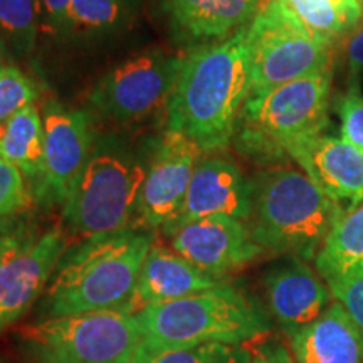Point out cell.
Wrapping results in <instances>:
<instances>
[{"instance_id":"1","label":"cell","mask_w":363,"mask_h":363,"mask_svg":"<svg viewBox=\"0 0 363 363\" xmlns=\"http://www.w3.org/2000/svg\"><path fill=\"white\" fill-rule=\"evenodd\" d=\"M251 93L247 26L224 40L197 45L182 57L167 103L169 128L185 135L202 152H219L233 142Z\"/></svg>"},{"instance_id":"2","label":"cell","mask_w":363,"mask_h":363,"mask_svg":"<svg viewBox=\"0 0 363 363\" xmlns=\"http://www.w3.org/2000/svg\"><path fill=\"white\" fill-rule=\"evenodd\" d=\"M155 242L150 230L123 229L86 238L65 252L45 293L49 318L126 311L145 257Z\"/></svg>"},{"instance_id":"3","label":"cell","mask_w":363,"mask_h":363,"mask_svg":"<svg viewBox=\"0 0 363 363\" xmlns=\"http://www.w3.org/2000/svg\"><path fill=\"white\" fill-rule=\"evenodd\" d=\"M252 208L249 229L264 251L315 259L325 239L343 216L305 172L274 169L251 180Z\"/></svg>"},{"instance_id":"4","label":"cell","mask_w":363,"mask_h":363,"mask_svg":"<svg viewBox=\"0 0 363 363\" xmlns=\"http://www.w3.org/2000/svg\"><path fill=\"white\" fill-rule=\"evenodd\" d=\"M143 343L185 348L202 343L242 345L269 331L262 308L233 284L143 308L135 313Z\"/></svg>"},{"instance_id":"5","label":"cell","mask_w":363,"mask_h":363,"mask_svg":"<svg viewBox=\"0 0 363 363\" xmlns=\"http://www.w3.org/2000/svg\"><path fill=\"white\" fill-rule=\"evenodd\" d=\"M331 81L330 67L247 98L233 138L239 152L278 162L296 145L323 135L330 121Z\"/></svg>"},{"instance_id":"6","label":"cell","mask_w":363,"mask_h":363,"mask_svg":"<svg viewBox=\"0 0 363 363\" xmlns=\"http://www.w3.org/2000/svg\"><path fill=\"white\" fill-rule=\"evenodd\" d=\"M145 175L147 167L130 150L101 140L62 203L67 229L84 238L130 229Z\"/></svg>"},{"instance_id":"7","label":"cell","mask_w":363,"mask_h":363,"mask_svg":"<svg viewBox=\"0 0 363 363\" xmlns=\"http://www.w3.org/2000/svg\"><path fill=\"white\" fill-rule=\"evenodd\" d=\"M251 96L331 67L333 45L316 38L281 0H264L247 26Z\"/></svg>"},{"instance_id":"8","label":"cell","mask_w":363,"mask_h":363,"mask_svg":"<svg viewBox=\"0 0 363 363\" xmlns=\"http://www.w3.org/2000/svg\"><path fill=\"white\" fill-rule=\"evenodd\" d=\"M38 363H131L143 335L126 311L48 318L21 331Z\"/></svg>"},{"instance_id":"9","label":"cell","mask_w":363,"mask_h":363,"mask_svg":"<svg viewBox=\"0 0 363 363\" xmlns=\"http://www.w3.org/2000/svg\"><path fill=\"white\" fill-rule=\"evenodd\" d=\"M65 252L59 227L39 233L19 217L0 257V333L33 306Z\"/></svg>"},{"instance_id":"10","label":"cell","mask_w":363,"mask_h":363,"mask_svg":"<svg viewBox=\"0 0 363 363\" xmlns=\"http://www.w3.org/2000/svg\"><path fill=\"white\" fill-rule=\"evenodd\" d=\"M182 57L148 51L121 62L98 81L89 104L118 123L140 121L169 103Z\"/></svg>"},{"instance_id":"11","label":"cell","mask_w":363,"mask_h":363,"mask_svg":"<svg viewBox=\"0 0 363 363\" xmlns=\"http://www.w3.org/2000/svg\"><path fill=\"white\" fill-rule=\"evenodd\" d=\"M44 148L33 197L40 206H62L93 150L89 113L51 103L44 110Z\"/></svg>"},{"instance_id":"12","label":"cell","mask_w":363,"mask_h":363,"mask_svg":"<svg viewBox=\"0 0 363 363\" xmlns=\"http://www.w3.org/2000/svg\"><path fill=\"white\" fill-rule=\"evenodd\" d=\"M202 150L177 131L167 130L147 165L136 216L148 229H165L179 217Z\"/></svg>"},{"instance_id":"13","label":"cell","mask_w":363,"mask_h":363,"mask_svg":"<svg viewBox=\"0 0 363 363\" xmlns=\"http://www.w3.org/2000/svg\"><path fill=\"white\" fill-rule=\"evenodd\" d=\"M165 234L179 256L217 278H224L227 272L249 264L264 252L246 222L227 216L185 222Z\"/></svg>"},{"instance_id":"14","label":"cell","mask_w":363,"mask_h":363,"mask_svg":"<svg viewBox=\"0 0 363 363\" xmlns=\"http://www.w3.org/2000/svg\"><path fill=\"white\" fill-rule=\"evenodd\" d=\"M269 313L289 337L318 320L331 305L328 284L299 257L271 266L264 274Z\"/></svg>"},{"instance_id":"15","label":"cell","mask_w":363,"mask_h":363,"mask_svg":"<svg viewBox=\"0 0 363 363\" xmlns=\"http://www.w3.org/2000/svg\"><path fill=\"white\" fill-rule=\"evenodd\" d=\"M252 208V185L234 162L207 158L199 162L177 219L163 229L211 216H227L249 220Z\"/></svg>"},{"instance_id":"16","label":"cell","mask_w":363,"mask_h":363,"mask_svg":"<svg viewBox=\"0 0 363 363\" xmlns=\"http://www.w3.org/2000/svg\"><path fill=\"white\" fill-rule=\"evenodd\" d=\"M288 157L333 201L350 202L352 207L363 202V150L342 136L323 133L296 145Z\"/></svg>"},{"instance_id":"17","label":"cell","mask_w":363,"mask_h":363,"mask_svg":"<svg viewBox=\"0 0 363 363\" xmlns=\"http://www.w3.org/2000/svg\"><path fill=\"white\" fill-rule=\"evenodd\" d=\"M264 0H158L170 29L190 44L224 40L251 24Z\"/></svg>"},{"instance_id":"18","label":"cell","mask_w":363,"mask_h":363,"mask_svg":"<svg viewBox=\"0 0 363 363\" xmlns=\"http://www.w3.org/2000/svg\"><path fill=\"white\" fill-rule=\"evenodd\" d=\"M222 283L224 279L194 266L192 262L179 256L174 249L170 251L163 244L153 242L145 257L126 313L135 315L147 306L207 291Z\"/></svg>"},{"instance_id":"19","label":"cell","mask_w":363,"mask_h":363,"mask_svg":"<svg viewBox=\"0 0 363 363\" xmlns=\"http://www.w3.org/2000/svg\"><path fill=\"white\" fill-rule=\"evenodd\" d=\"M296 363H363V333L338 301L291 337Z\"/></svg>"},{"instance_id":"20","label":"cell","mask_w":363,"mask_h":363,"mask_svg":"<svg viewBox=\"0 0 363 363\" xmlns=\"http://www.w3.org/2000/svg\"><path fill=\"white\" fill-rule=\"evenodd\" d=\"M315 267L326 284L363 271V202L343 212L316 254Z\"/></svg>"},{"instance_id":"21","label":"cell","mask_w":363,"mask_h":363,"mask_svg":"<svg viewBox=\"0 0 363 363\" xmlns=\"http://www.w3.org/2000/svg\"><path fill=\"white\" fill-rule=\"evenodd\" d=\"M44 148V121L35 104H27L0 123V158L12 163L27 179L40 172Z\"/></svg>"},{"instance_id":"22","label":"cell","mask_w":363,"mask_h":363,"mask_svg":"<svg viewBox=\"0 0 363 363\" xmlns=\"http://www.w3.org/2000/svg\"><path fill=\"white\" fill-rule=\"evenodd\" d=\"M316 38L335 45L363 19L360 0H281Z\"/></svg>"},{"instance_id":"23","label":"cell","mask_w":363,"mask_h":363,"mask_svg":"<svg viewBox=\"0 0 363 363\" xmlns=\"http://www.w3.org/2000/svg\"><path fill=\"white\" fill-rule=\"evenodd\" d=\"M142 0H72L67 35H106L128 26Z\"/></svg>"},{"instance_id":"24","label":"cell","mask_w":363,"mask_h":363,"mask_svg":"<svg viewBox=\"0 0 363 363\" xmlns=\"http://www.w3.org/2000/svg\"><path fill=\"white\" fill-rule=\"evenodd\" d=\"M131 363H252L242 345L202 343L185 348H158L140 343Z\"/></svg>"},{"instance_id":"25","label":"cell","mask_w":363,"mask_h":363,"mask_svg":"<svg viewBox=\"0 0 363 363\" xmlns=\"http://www.w3.org/2000/svg\"><path fill=\"white\" fill-rule=\"evenodd\" d=\"M38 0H0V44L19 57L34 52L39 34Z\"/></svg>"},{"instance_id":"26","label":"cell","mask_w":363,"mask_h":363,"mask_svg":"<svg viewBox=\"0 0 363 363\" xmlns=\"http://www.w3.org/2000/svg\"><path fill=\"white\" fill-rule=\"evenodd\" d=\"M38 96V86L19 67L4 66L0 69V123L7 121L27 104H33Z\"/></svg>"},{"instance_id":"27","label":"cell","mask_w":363,"mask_h":363,"mask_svg":"<svg viewBox=\"0 0 363 363\" xmlns=\"http://www.w3.org/2000/svg\"><path fill=\"white\" fill-rule=\"evenodd\" d=\"M24 174L16 165L0 158V222L26 211L33 201Z\"/></svg>"},{"instance_id":"28","label":"cell","mask_w":363,"mask_h":363,"mask_svg":"<svg viewBox=\"0 0 363 363\" xmlns=\"http://www.w3.org/2000/svg\"><path fill=\"white\" fill-rule=\"evenodd\" d=\"M340 136L347 143L363 150V93L357 79L348 84L337 104Z\"/></svg>"},{"instance_id":"29","label":"cell","mask_w":363,"mask_h":363,"mask_svg":"<svg viewBox=\"0 0 363 363\" xmlns=\"http://www.w3.org/2000/svg\"><path fill=\"white\" fill-rule=\"evenodd\" d=\"M328 288L337 301L345 308L352 321L363 333V271L345 276L328 283Z\"/></svg>"},{"instance_id":"30","label":"cell","mask_w":363,"mask_h":363,"mask_svg":"<svg viewBox=\"0 0 363 363\" xmlns=\"http://www.w3.org/2000/svg\"><path fill=\"white\" fill-rule=\"evenodd\" d=\"M71 2L72 0H38L40 29L57 38L67 35Z\"/></svg>"},{"instance_id":"31","label":"cell","mask_w":363,"mask_h":363,"mask_svg":"<svg viewBox=\"0 0 363 363\" xmlns=\"http://www.w3.org/2000/svg\"><path fill=\"white\" fill-rule=\"evenodd\" d=\"M345 57H347V65L352 72L363 71V19L358 22V26L347 35L343 40Z\"/></svg>"},{"instance_id":"32","label":"cell","mask_w":363,"mask_h":363,"mask_svg":"<svg viewBox=\"0 0 363 363\" xmlns=\"http://www.w3.org/2000/svg\"><path fill=\"white\" fill-rule=\"evenodd\" d=\"M252 363H291L283 347H266L252 358Z\"/></svg>"},{"instance_id":"33","label":"cell","mask_w":363,"mask_h":363,"mask_svg":"<svg viewBox=\"0 0 363 363\" xmlns=\"http://www.w3.org/2000/svg\"><path fill=\"white\" fill-rule=\"evenodd\" d=\"M17 222H19V216H13L11 219L0 222V257H2L4 249H6L9 239H11L13 229H16Z\"/></svg>"},{"instance_id":"34","label":"cell","mask_w":363,"mask_h":363,"mask_svg":"<svg viewBox=\"0 0 363 363\" xmlns=\"http://www.w3.org/2000/svg\"><path fill=\"white\" fill-rule=\"evenodd\" d=\"M2 62H4V48H2V44H0V69L4 67Z\"/></svg>"},{"instance_id":"35","label":"cell","mask_w":363,"mask_h":363,"mask_svg":"<svg viewBox=\"0 0 363 363\" xmlns=\"http://www.w3.org/2000/svg\"><path fill=\"white\" fill-rule=\"evenodd\" d=\"M362 7H363V0H362Z\"/></svg>"},{"instance_id":"36","label":"cell","mask_w":363,"mask_h":363,"mask_svg":"<svg viewBox=\"0 0 363 363\" xmlns=\"http://www.w3.org/2000/svg\"><path fill=\"white\" fill-rule=\"evenodd\" d=\"M360 4H362V0H360Z\"/></svg>"}]
</instances>
